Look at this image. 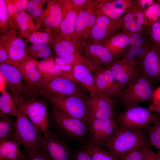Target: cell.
<instances>
[{
    "instance_id": "6da1fadb",
    "label": "cell",
    "mask_w": 160,
    "mask_h": 160,
    "mask_svg": "<svg viewBox=\"0 0 160 160\" xmlns=\"http://www.w3.org/2000/svg\"><path fill=\"white\" fill-rule=\"evenodd\" d=\"M49 121L55 133L68 143L75 142L81 146L89 144V125L82 121L65 115L52 106Z\"/></svg>"
},
{
    "instance_id": "7a4b0ae2",
    "label": "cell",
    "mask_w": 160,
    "mask_h": 160,
    "mask_svg": "<svg viewBox=\"0 0 160 160\" xmlns=\"http://www.w3.org/2000/svg\"><path fill=\"white\" fill-rule=\"evenodd\" d=\"M144 130L119 127L113 137L103 146L119 160L132 152L149 147L148 136Z\"/></svg>"
},
{
    "instance_id": "3957f363",
    "label": "cell",
    "mask_w": 160,
    "mask_h": 160,
    "mask_svg": "<svg viewBox=\"0 0 160 160\" xmlns=\"http://www.w3.org/2000/svg\"><path fill=\"white\" fill-rule=\"evenodd\" d=\"M29 91L45 99L50 96L77 95L88 97L89 92L78 82L66 77L47 76Z\"/></svg>"
},
{
    "instance_id": "277c9868",
    "label": "cell",
    "mask_w": 160,
    "mask_h": 160,
    "mask_svg": "<svg viewBox=\"0 0 160 160\" xmlns=\"http://www.w3.org/2000/svg\"><path fill=\"white\" fill-rule=\"evenodd\" d=\"M47 100L28 91L15 100L20 113L26 116L43 134L49 129V115Z\"/></svg>"
},
{
    "instance_id": "5b68a950",
    "label": "cell",
    "mask_w": 160,
    "mask_h": 160,
    "mask_svg": "<svg viewBox=\"0 0 160 160\" xmlns=\"http://www.w3.org/2000/svg\"><path fill=\"white\" fill-rule=\"evenodd\" d=\"M154 90L152 83L141 70L136 79L121 90L117 100L125 109L139 105L152 99Z\"/></svg>"
},
{
    "instance_id": "8992f818",
    "label": "cell",
    "mask_w": 160,
    "mask_h": 160,
    "mask_svg": "<svg viewBox=\"0 0 160 160\" xmlns=\"http://www.w3.org/2000/svg\"><path fill=\"white\" fill-rule=\"evenodd\" d=\"M101 2L100 0H91L86 7L81 10L78 15L74 32L70 40L78 53L80 54L90 37L96 18L95 11Z\"/></svg>"
},
{
    "instance_id": "52a82bcc",
    "label": "cell",
    "mask_w": 160,
    "mask_h": 160,
    "mask_svg": "<svg viewBox=\"0 0 160 160\" xmlns=\"http://www.w3.org/2000/svg\"><path fill=\"white\" fill-rule=\"evenodd\" d=\"M159 116L148 108L139 105L125 109L118 113L116 120L120 127L134 129H145L155 123Z\"/></svg>"
},
{
    "instance_id": "ba28073f",
    "label": "cell",
    "mask_w": 160,
    "mask_h": 160,
    "mask_svg": "<svg viewBox=\"0 0 160 160\" xmlns=\"http://www.w3.org/2000/svg\"><path fill=\"white\" fill-rule=\"evenodd\" d=\"M88 97L77 95L50 96L45 99L65 115L89 125L90 119L86 102Z\"/></svg>"
},
{
    "instance_id": "9c48e42d",
    "label": "cell",
    "mask_w": 160,
    "mask_h": 160,
    "mask_svg": "<svg viewBox=\"0 0 160 160\" xmlns=\"http://www.w3.org/2000/svg\"><path fill=\"white\" fill-rule=\"evenodd\" d=\"M42 134L26 116L21 114L15 120L12 139L24 148L40 150Z\"/></svg>"
},
{
    "instance_id": "30bf717a",
    "label": "cell",
    "mask_w": 160,
    "mask_h": 160,
    "mask_svg": "<svg viewBox=\"0 0 160 160\" xmlns=\"http://www.w3.org/2000/svg\"><path fill=\"white\" fill-rule=\"evenodd\" d=\"M43 135L40 150L49 160H72L73 151L68 142L49 129Z\"/></svg>"
},
{
    "instance_id": "8fae6325",
    "label": "cell",
    "mask_w": 160,
    "mask_h": 160,
    "mask_svg": "<svg viewBox=\"0 0 160 160\" xmlns=\"http://www.w3.org/2000/svg\"><path fill=\"white\" fill-rule=\"evenodd\" d=\"M0 43L5 49L12 65H19L28 56L24 38L20 33L12 29L0 35Z\"/></svg>"
},
{
    "instance_id": "7c38bea8",
    "label": "cell",
    "mask_w": 160,
    "mask_h": 160,
    "mask_svg": "<svg viewBox=\"0 0 160 160\" xmlns=\"http://www.w3.org/2000/svg\"><path fill=\"white\" fill-rule=\"evenodd\" d=\"M119 127L115 119L90 120L89 124V144L103 146L113 137Z\"/></svg>"
},
{
    "instance_id": "4fadbf2b",
    "label": "cell",
    "mask_w": 160,
    "mask_h": 160,
    "mask_svg": "<svg viewBox=\"0 0 160 160\" xmlns=\"http://www.w3.org/2000/svg\"><path fill=\"white\" fill-rule=\"evenodd\" d=\"M98 67L78 53L76 55L72 69L76 81L84 87L90 95L99 94L95 84L93 73Z\"/></svg>"
},
{
    "instance_id": "5bb4252c",
    "label": "cell",
    "mask_w": 160,
    "mask_h": 160,
    "mask_svg": "<svg viewBox=\"0 0 160 160\" xmlns=\"http://www.w3.org/2000/svg\"><path fill=\"white\" fill-rule=\"evenodd\" d=\"M116 102L100 94L90 95L86 101L90 120L94 119H116L118 113Z\"/></svg>"
},
{
    "instance_id": "9a60e30c",
    "label": "cell",
    "mask_w": 160,
    "mask_h": 160,
    "mask_svg": "<svg viewBox=\"0 0 160 160\" xmlns=\"http://www.w3.org/2000/svg\"><path fill=\"white\" fill-rule=\"evenodd\" d=\"M108 67L122 90L135 80L141 71L139 63L125 57L115 60Z\"/></svg>"
},
{
    "instance_id": "2e32d148",
    "label": "cell",
    "mask_w": 160,
    "mask_h": 160,
    "mask_svg": "<svg viewBox=\"0 0 160 160\" xmlns=\"http://www.w3.org/2000/svg\"><path fill=\"white\" fill-rule=\"evenodd\" d=\"M88 42L101 43L117 34L124 23L123 17L116 20L103 15H97Z\"/></svg>"
},
{
    "instance_id": "e0dca14e",
    "label": "cell",
    "mask_w": 160,
    "mask_h": 160,
    "mask_svg": "<svg viewBox=\"0 0 160 160\" xmlns=\"http://www.w3.org/2000/svg\"><path fill=\"white\" fill-rule=\"evenodd\" d=\"M93 76L95 86L99 94L117 102L122 90L108 66L99 68Z\"/></svg>"
},
{
    "instance_id": "ac0fdd59",
    "label": "cell",
    "mask_w": 160,
    "mask_h": 160,
    "mask_svg": "<svg viewBox=\"0 0 160 160\" xmlns=\"http://www.w3.org/2000/svg\"><path fill=\"white\" fill-rule=\"evenodd\" d=\"M61 0L48 1L41 15L35 19L38 27L41 30L51 33L59 29L62 19Z\"/></svg>"
},
{
    "instance_id": "d6986e66",
    "label": "cell",
    "mask_w": 160,
    "mask_h": 160,
    "mask_svg": "<svg viewBox=\"0 0 160 160\" xmlns=\"http://www.w3.org/2000/svg\"><path fill=\"white\" fill-rule=\"evenodd\" d=\"M0 73L6 79L9 92L15 101L19 96L27 93V87L16 65L6 63L0 64Z\"/></svg>"
},
{
    "instance_id": "ffe728a7",
    "label": "cell",
    "mask_w": 160,
    "mask_h": 160,
    "mask_svg": "<svg viewBox=\"0 0 160 160\" xmlns=\"http://www.w3.org/2000/svg\"><path fill=\"white\" fill-rule=\"evenodd\" d=\"M81 54L100 67L108 66L115 61V57L101 43L87 42L83 48Z\"/></svg>"
},
{
    "instance_id": "44dd1931",
    "label": "cell",
    "mask_w": 160,
    "mask_h": 160,
    "mask_svg": "<svg viewBox=\"0 0 160 160\" xmlns=\"http://www.w3.org/2000/svg\"><path fill=\"white\" fill-rule=\"evenodd\" d=\"M62 19L58 31L66 39L70 40L75 29L78 15L82 9L72 2L71 0H61Z\"/></svg>"
},
{
    "instance_id": "7402d4cb",
    "label": "cell",
    "mask_w": 160,
    "mask_h": 160,
    "mask_svg": "<svg viewBox=\"0 0 160 160\" xmlns=\"http://www.w3.org/2000/svg\"><path fill=\"white\" fill-rule=\"evenodd\" d=\"M9 19V29L19 33L24 39L34 31L39 30L35 19L25 10L17 12Z\"/></svg>"
},
{
    "instance_id": "603a6c76",
    "label": "cell",
    "mask_w": 160,
    "mask_h": 160,
    "mask_svg": "<svg viewBox=\"0 0 160 160\" xmlns=\"http://www.w3.org/2000/svg\"><path fill=\"white\" fill-rule=\"evenodd\" d=\"M140 66L152 83L160 81V52L155 47H149Z\"/></svg>"
},
{
    "instance_id": "cb8c5ba5",
    "label": "cell",
    "mask_w": 160,
    "mask_h": 160,
    "mask_svg": "<svg viewBox=\"0 0 160 160\" xmlns=\"http://www.w3.org/2000/svg\"><path fill=\"white\" fill-rule=\"evenodd\" d=\"M35 59L28 56L19 65H16L21 75L28 91L39 83L43 78Z\"/></svg>"
},
{
    "instance_id": "d4e9b609",
    "label": "cell",
    "mask_w": 160,
    "mask_h": 160,
    "mask_svg": "<svg viewBox=\"0 0 160 160\" xmlns=\"http://www.w3.org/2000/svg\"><path fill=\"white\" fill-rule=\"evenodd\" d=\"M58 30L51 33L55 51L57 57L73 65L76 55L78 53L71 40L63 37Z\"/></svg>"
},
{
    "instance_id": "484cf974",
    "label": "cell",
    "mask_w": 160,
    "mask_h": 160,
    "mask_svg": "<svg viewBox=\"0 0 160 160\" xmlns=\"http://www.w3.org/2000/svg\"><path fill=\"white\" fill-rule=\"evenodd\" d=\"M0 160H27L20 145L12 139L0 144Z\"/></svg>"
},
{
    "instance_id": "4316f807",
    "label": "cell",
    "mask_w": 160,
    "mask_h": 160,
    "mask_svg": "<svg viewBox=\"0 0 160 160\" xmlns=\"http://www.w3.org/2000/svg\"><path fill=\"white\" fill-rule=\"evenodd\" d=\"M38 66L43 77L47 76L63 77L76 81L73 77L72 70L65 71L60 69L55 63L52 57L38 62Z\"/></svg>"
},
{
    "instance_id": "83f0119b",
    "label": "cell",
    "mask_w": 160,
    "mask_h": 160,
    "mask_svg": "<svg viewBox=\"0 0 160 160\" xmlns=\"http://www.w3.org/2000/svg\"><path fill=\"white\" fill-rule=\"evenodd\" d=\"M130 35L128 33L117 34L103 41L102 44L115 57L122 53L128 45Z\"/></svg>"
},
{
    "instance_id": "f1b7e54d",
    "label": "cell",
    "mask_w": 160,
    "mask_h": 160,
    "mask_svg": "<svg viewBox=\"0 0 160 160\" xmlns=\"http://www.w3.org/2000/svg\"><path fill=\"white\" fill-rule=\"evenodd\" d=\"M15 121L0 111V144L12 138L15 128Z\"/></svg>"
},
{
    "instance_id": "f546056e",
    "label": "cell",
    "mask_w": 160,
    "mask_h": 160,
    "mask_svg": "<svg viewBox=\"0 0 160 160\" xmlns=\"http://www.w3.org/2000/svg\"><path fill=\"white\" fill-rule=\"evenodd\" d=\"M0 109L1 111L7 116L17 117L21 114L15 101L7 90L1 93Z\"/></svg>"
},
{
    "instance_id": "4dcf8cb0",
    "label": "cell",
    "mask_w": 160,
    "mask_h": 160,
    "mask_svg": "<svg viewBox=\"0 0 160 160\" xmlns=\"http://www.w3.org/2000/svg\"><path fill=\"white\" fill-rule=\"evenodd\" d=\"M124 13L122 10L115 8L111 1H103L95 11L96 15H103L113 20L121 17Z\"/></svg>"
},
{
    "instance_id": "1f68e13d",
    "label": "cell",
    "mask_w": 160,
    "mask_h": 160,
    "mask_svg": "<svg viewBox=\"0 0 160 160\" xmlns=\"http://www.w3.org/2000/svg\"><path fill=\"white\" fill-rule=\"evenodd\" d=\"M27 53L28 56L35 59H46L52 57V52L47 44H31L27 47Z\"/></svg>"
},
{
    "instance_id": "d6a6232c",
    "label": "cell",
    "mask_w": 160,
    "mask_h": 160,
    "mask_svg": "<svg viewBox=\"0 0 160 160\" xmlns=\"http://www.w3.org/2000/svg\"><path fill=\"white\" fill-rule=\"evenodd\" d=\"M83 147L88 152L93 160H118L112 153L103 149L102 147L91 144Z\"/></svg>"
},
{
    "instance_id": "836d02e7",
    "label": "cell",
    "mask_w": 160,
    "mask_h": 160,
    "mask_svg": "<svg viewBox=\"0 0 160 160\" xmlns=\"http://www.w3.org/2000/svg\"><path fill=\"white\" fill-rule=\"evenodd\" d=\"M148 136L150 145L154 146L160 154V116L153 124L145 129Z\"/></svg>"
},
{
    "instance_id": "e575fe53",
    "label": "cell",
    "mask_w": 160,
    "mask_h": 160,
    "mask_svg": "<svg viewBox=\"0 0 160 160\" xmlns=\"http://www.w3.org/2000/svg\"><path fill=\"white\" fill-rule=\"evenodd\" d=\"M25 41L32 44H52L53 39L51 33L42 31H37L30 34Z\"/></svg>"
},
{
    "instance_id": "d590c367",
    "label": "cell",
    "mask_w": 160,
    "mask_h": 160,
    "mask_svg": "<svg viewBox=\"0 0 160 160\" xmlns=\"http://www.w3.org/2000/svg\"><path fill=\"white\" fill-rule=\"evenodd\" d=\"M9 29V15L5 0H0V35L6 33Z\"/></svg>"
},
{
    "instance_id": "8d00e7d4",
    "label": "cell",
    "mask_w": 160,
    "mask_h": 160,
    "mask_svg": "<svg viewBox=\"0 0 160 160\" xmlns=\"http://www.w3.org/2000/svg\"><path fill=\"white\" fill-rule=\"evenodd\" d=\"M5 0L9 17L20 11L26 10L29 1L28 0Z\"/></svg>"
},
{
    "instance_id": "74e56055",
    "label": "cell",
    "mask_w": 160,
    "mask_h": 160,
    "mask_svg": "<svg viewBox=\"0 0 160 160\" xmlns=\"http://www.w3.org/2000/svg\"><path fill=\"white\" fill-rule=\"evenodd\" d=\"M48 1L45 0H29L26 10L35 19L40 17L43 11L42 7L44 4Z\"/></svg>"
},
{
    "instance_id": "f35d334b",
    "label": "cell",
    "mask_w": 160,
    "mask_h": 160,
    "mask_svg": "<svg viewBox=\"0 0 160 160\" xmlns=\"http://www.w3.org/2000/svg\"><path fill=\"white\" fill-rule=\"evenodd\" d=\"M124 23L125 27L129 31L136 32L139 31L142 28V26L137 23L134 19L133 15L130 12L127 13L123 17Z\"/></svg>"
},
{
    "instance_id": "ab89813d",
    "label": "cell",
    "mask_w": 160,
    "mask_h": 160,
    "mask_svg": "<svg viewBox=\"0 0 160 160\" xmlns=\"http://www.w3.org/2000/svg\"><path fill=\"white\" fill-rule=\"evenodd\" d=\"M21 150L25 155L27 160H49L40 150L24 148Z\"/></svg>"
},
{
    "instance_id": "60d3db41",
    "label": "cell",
    "mask_w": 160,
    "mask_h": 160,
    "mask_svg": "<svg viewBox=\"0 0 160 160\" xmlns=\"http://www.w3.org/2000/svg\"><path fill=\"white\" fill-rule=\"evenodd\" d=\"M72 160H93L87 151L81 146L73 152Z\"/></svg>"
},
{
    "instance_id": "b9f144b4",
    "label": "cell",
    "mask_w": 160,
    "mask_h": 160,
    "mask_svg": "<svg viewBox=\"0 0 160 160\" xmlns=\"http://www.w3.org/2000/svg\"><path fill=\"white\" fill-rule=\"evenodd\" d=\"M149 147L132 152L119 160H144Z\"/></svg>"
},
{
    "instance_id": "7bdbcfd3",
    "label": "cell",
    "mask_w": 160,
    "mask_h": 160,
    "mask_svg": "<svg viewBox=\"0 0 160 160\" xmlns=\"http://www.w3.org/2000/svg\"><path fill=\"white\" fill-rule=\"evenodd\" d=\"M143 42L142 36L139 33L133 32L130 34L128 40V45L132 47H139L142 46Z\"/></svg>"
},
{
    "instance_id": "ee69618b",
    "label": "cell",
    "mask_w": 160,
    "mask_h": 160,
    "mask_svg": "<svg viewBox=\"0 0 160 160\" xmlns=\"http://www.w3.org/2000/svg\"><path fill=\"white\" fill-rule=\"evenodd\" d=\"M54 62L57 67L60 69L65 71L72 70L73 65L68 63L63 59L57 57L54 59Z\"/></svg>"
},
{
    "instance_id": "f6af8a7d",
    "label": "cell",
    "mask_w": 160,
    "mask_h": 160,
    "mask_svg": "<svg viewBox=\"0 0 160 160\" xmlns=\"http://www.w3.org/2000/svg\"><path fill=\"white\" fill-rule=\"evenodd\" d=\"M4 63L12 64L5 49L3 45L0 43V64Z\"/></svg>"
},
{
    "instance_id": "bcb514c9",
    "label": "cell",
    "mask_w": 160,
    "mask_h": 160,
    "mask_svg": "<svg viewBox=\"0 0 160 160\" xmlns=\"http://www.w3.org/2000/svg\"><path fill=\"white\" fill-rule=\"evenodd\" d=\"M111 1L115 8L121 9L124 12L129 4V3H128V1L124 0H113Z\"/></svg>"
},
{
    "instance_id": "7dc6e473",
    "label": "cell",
    "mask_w": 160,
    "mask_h": 160,
    "mask_svg": "<svg viewBox=\"0 0 160 160\" xmlns=\"http://www.w3.org/2000/svg\"><path fill=\"white\" fill-rule=\"evenodd\" d=\"M73 3L81 9L86 7L90 3L91 0H71Z\"/></svg>"
},
{
    "instance_id": "c3c4849f",
    "label": "cell",
    "mask_w": 160,
    "mask_h": 160,
    "mask_svg": "<svg viewBox=\"0 0 160 160\" xmlns=\"http://www.w3.org/2000/svg\"><path fill=\"white\" fill-rule=\"evenodd\" d=\"M157 154L149 147L144 160H156Z\"/></svg>"
},
{
    "instance_id": "681fc988",
    "label": "cell",
    "mask_w": 160,
    "mask_h": 160,
    "mask_svg": "<svg viewBox=\"0 0 160 160\" xmlns=\"http://www.w3.org/2000/svg\"><path fill=\"white\" fill-rule=\"evenodd\" d=\"M151 100L153 102H160V86L154 89Z\"/></svg>"
},
{
    "instance_id": "f907efd6",
    "label": "cell",
    "mask_w": 160,
    "mask_h": 160,
    "mask_svg": "<svg viewBox=\"0 0 160 160\" xmlns=\"http://www.w3.org/2000/svg\"><path fill=\"white\" fill-rule=\"evenodd\" d=\"M148 108L153 112L160 113V102H153Z\"/></svg>"
},
{
    "instance_id": "816d5d0a",
    "label": "cell",
    "mask_w": 160,
    "mask_h": 160,
    "mask_svg": "<svg viewBox=\"0 0 160 160\" xmlns=\"http://www.w3.org/2000/svg\"><path fill=\"white\" fill-rule=\"evenodd\" d=\"M0 92L7 90V84L4 77L0 73Z\"/></svg>"
},
{
    "instance_id": "f5cc1de1",
    "label": "cell",
    "mask_w": 160,
    "mask_h": 160,
    "mask_svg": "<svg viewBox=\"0 0 160 160\" xmlns=\"http://www.w3.org/2000/svg\"><path fill=\"white\" fill-rule=\"evenodd\" d=\"M156 160H160V154L158 153H156Z\"/></svg>"
},
{
    "instance_id": "db71d44e",
    "label": "cell",
    "mask_w": 160,
    "mask_h": 160,
    "mask_svg": "<svg viewBox=\"0 0 160 160\" xmlns=\"http://www.w3.org/2000/svg\"><path fill=\"white\" fill-rule=\"evenodd\" d=\"M159 1L160 2V1Z\"/></svg>"
}]
</instances>
